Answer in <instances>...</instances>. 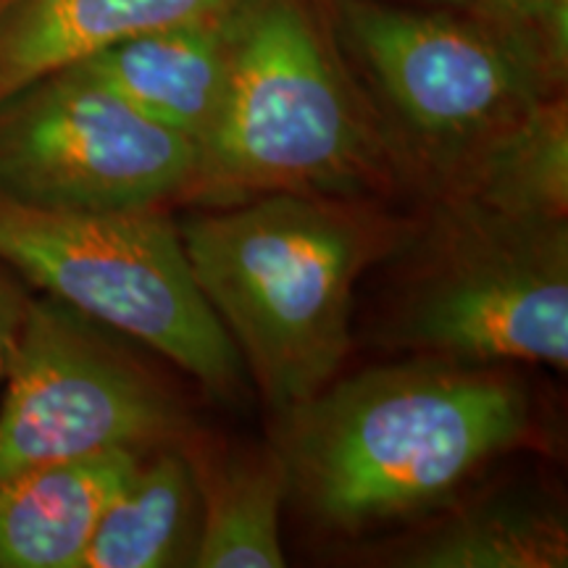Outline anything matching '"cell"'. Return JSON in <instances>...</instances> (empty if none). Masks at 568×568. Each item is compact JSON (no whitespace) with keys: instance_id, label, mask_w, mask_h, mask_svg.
<instances>
[{"instance_id":"1","label":"cell","mask_w":568,"mask_h":568,"mask_svg":"<svg viewBox=\"0 0 568 568\" xmlns=\"http://www.w3.org/2000/svg\"><path fill=\"white\" fill-rule=\"evenodd\" d=\"M493 368L422 355L332 379L276 414L287 495L345 531L443 506L529 432L527 393Z\"/></svg>"},{"instance_id":"2","label":"cell","mask_w":568,"mask_h":568,"mask_svg":"<svg viewBox=\"0 0 568 568\" xmlns=\"http://www.w3.org/2000/svg\"><path fill=\"white\" fill-rule=\"evenodd\" d=\"M230 74L190 197L355 201L397 180L322 0H230Z\"/></svg>"},{"instance_id":"3","label":"cell","mask_w":568,"mask_h":568,"mask_svg":"<svg viewBox=\"0 0 568 568\" xmlns=\"http://www.w3.org/2000/svg\"><path fill=\"white\" fill-rule=\"evenodd\" d=\"M176 230L268 408L322 393L351 351L355 282L379 243L372 219L337 197L272 193L190 213Z\"/></svg>"},{"instance_id":"4","label":"cell","mask_w":568,"mask_h":568,"mask_svg":"<svg viewBox=\"0 0 568 568\" xmlns=\"http://www.w3.org/2000/svg\"><path fill=\"white\" fill-rule=\"evenodd\" d=\"M322 6L397 174L432 197L450 193L489 142L564 95V77L527 42L471 11L408 0Z\"/></svg>"},{"instance_id":"5","label":"cell","mask_w":568,"mask_h":568,"mask_svg":"<svg viewBox=\"0 0 568 568\" xmlns=\"http://www.w3.org/2000/svg\"><path fill=\"white\" fill-rule=\"evenodd\" d=\"M385 332L389 343L474 366H568V222L432 197Z\"/></svg>"},{"instance_id":"6","label":"cell","mask_w":568,"mask_h":568,"mask_svg":"<svg viewBox=\"0 0 568 568\" xmlns=\"http://www.w3.org/2000/svg\"><path fill=\"white\" fill-rule=\"evenodd\" d=\"M0 261L38 293L161 353L216 397L240 393L243 358L161 205L74 213L0 197Z\"/></svg>"},{"instance_id":"7","label":"cell","mask_w":568,"mask_h":568,"mask_svg":"<svg viewBox=\"0 0 568 568\" xmlns=\"http://www.w3.org/2000/svg\"><path fill=\"white\" fill-rule=\"evenodd\" d=\"M197 148L67 67L0 101V197L105 213L190 197Z\"/></svg>"},{"instance_id":"8","label":"cell","mask_w":568,"mask_h":568,"mask_svg":"<svg viewBox=\"0 0 568 568\" xmlns=\"http://www.w3.org/2000/svg\"><path fill=\"white\" fill-rule=\"evenodd\" d=\"M182 414L111 329L51 295H32L0 387V477L113 450H153Z\"/></svg>"},{"instance_id":"9","label":"cell","mask_w":568,"mask_h":568,"mask_svg":"<svg viewBox=\"0 0 568 568\" xmlns=\"http://www.w3.org/2000/svg\"><path fill=\"white\" fill-rule=\"evenodd\" d=\"M74 67L201 148L222 111L230 74L226 6L116 42Z\"/></svg>"},{"instance_id":"10","label":"cell","mask_w":568,"mask_h":568,"mask_svg":"<svg viewBox=\"0 0 568 568\" xmlns=\"http://www.w3.org/2000/svg\"><path fill=\"white\" fill-rule=\"evenodd\" d=\"M142 453L113 450L0 477V568H80Z\"/></svg>"},{"instance_id":"11","label":"cell","mask_w":568,"mask_h":568,"mask_svg":"<svg viewBox=\"0 0 568 568\" xmlns=\"http://www.w3.org/2000/svg\"><path fill=\"white\" fill-rule=\"evenodd\" d=\"M230 0H0V101L138 34L203 17Z\"/></svg>"},{"instance_id":"12","label":"cell","mask_w":568,"mask_h":568,"mask_svg":"<svg viewBox=\"0 0 568 568\" xmlns=\"http://www.w3.org/2000/svg\"><path fill=\"white\" fill-rule=\"evenodd\" d=\"M201 531L195 468L176 450L142 453L103 510L80 568L193 566Z\"/></svg>"},{"instance_id":"13","label":"cell","mask_w":568,"mask_h":568,"mask_svg":"<svg viewBox=\"0 0 568 568\" xmlns=\"http://www.w3.org/2000/svg\"><path fill=\"white\" fill-rule=\"evenodd\" d=\"M393 566L410 568H564L566 518L535 495H497L447 516L406 548Z\"/></svg>"},{"instance_id":"14","label":"cell","mask_w":568,"mask_h":568,"mask_svg":"<svg viewBox=\"0 0 568 568\" xmlns=\"http://www.w3.org/2000/svg\"><path fill=\"white\" fill-rule=\"evenodd\" d=\"M201 493L197 568H282L280 516L287 474L276 450L234 453L195 466Z\"/></svg>"},{"instance_id":"15","label":"cell","mask_w":568,"mask_h":568,"mask_svg":"<svg viewBox=\"0 0 568 568\" xmlns=\"http://www.w3.org/2000/svg\"><path fill=\"white\" fill-rule=\"evenodd\" d=\"M450 193L535 216L568 213L566 95L542 103L481 151ZM447 195V193H445Z\"/></svg>"},{"instance_id":"16","label":"cell","mask_w":568,"mask_h":568,"mask_svg":"<svg viewBox=\"0 0 568 568\" xmlns=\"http://www.w3.org/2000/svg\"><path fill=\"white\" fill-rule=\"evenodd\" d=\"M477 17L514 34L558 77L568 71V0H485Z\"/></svg>"},{"instance_id":"17","label":"cell","mask_w":568,"mask_h":568,"mask_svg":"<svg viewBox=\"0 0 568 568\" xmlns=\"http://www.w3.org/2000/svg\"><path fill=\"white\" fill-rule=\"evenodd\" d=\"M32 295L30 284L0 261V387H3L11 355L17 351L21 329H24Z\"/></svg>"},{"instance_id":"18","label":"cell","mask_w":568,"mask_h":568,"mask_svg":"<svg viewBox=\"0 0 568 568\" xmlns=\"http://www.w3.org/2000/svg\"><path fill=\"white\" fill-rule=\"evenodd\" d=\"M408 3L439 6V9H458V11H477L485 0H408Z\"/></svg>"}]
</instances>
